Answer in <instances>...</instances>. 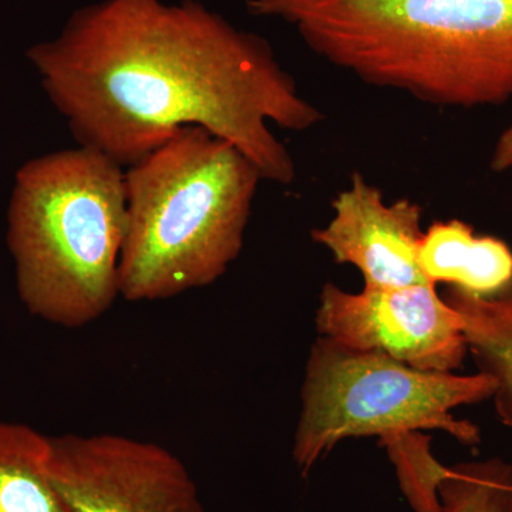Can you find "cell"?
<instances>
[{
    "label": "cell",
    "mask_w": 512,
    "mask_h": 512,
    "mask_svg": "<svg viewBox=\"0 0 512 512\" xmlns=\"http://www.w3.org/2000/svg\"><path fill=\"white\" fill-rule=\"evenodd\" d=\"M372 86L434 106L512 99V0H248Z\"/></svg>",
    "instance_id": "obj_2"
},
{
    "label": "cell",
    "mask_w": 512,
    "mask_h": 512,
    "mask_svg": "<svg viewBox=\"0 0 512 512\" xmlns=\"http://www.w3.org/2000/svg\"><path fill=\"white\" fill-rule=\"evenodd\" d=\"M50 437L0 421V512H70L49 473Z\"/></svg>",
    "instance_id": "obj_11"
},
{
    "label": "cell",
    "mask_w": 512,
    "mask_h": 512,
    "mask_svg": "<svg viewBox=\"0 0 512 512\" xmlns=\"http://www.w3.org/2000/svg\"><path fill=\"white\" fill-rule=\"evenodd\" d=\"M439 498L441 512H512V464L495 457L451 467Z\"/></svg>",
    "instance_id": "obj_12"
},
{
    "label": "cell",
    "mask_w": 512,
    "mask_h": 512,
    "mask_svg": "<svg viewBox=\"0 0 512 512\" xmlns=\"http://www.w3.org/2000/svg\"><path fill=\"white\" fill-rule=\"evenodd\" d=\"M28 59L77 143L123 167L198 126L234 144L262 180L288 185L295 161L269 126L306 131L323 119L268 40L197 0H101Z\"/></svg>",
    "instance_id": "obj_1"
},
{
    "label": "cell",
    "mask_w": 512,
    "mask_h": 512,
    "mask_svg": "<svg viewBox=\"0 0 512 512\" xmlns=\"http://www.w3.org/2000/svg\"><path fill=\"white\" fill-rule=\"evenodd\" d=\"M47 473L70 512H204L183 461L114 433L50 437Z\"/></svg>",
    "instance_id": "obj_6"
},
{
    "label": "cell",
    "mask_w": 512,
    "mask_h": 512,
    "mask_svg": "<svg viewBox=\"0 0 512 512\" xmlns=\"http://www.w3.org/2000/svg\"><path fill=\"white\" fill-rule=\"evenodd\" d=\"M127 231L124 167L79 146L16 173L8 247L30 315L67 329L103 318L120 296Z\"/></svg>",
    "instance_id": "obj_4"
},
{
    "label": "cell",
    "mask_w": 512,
    "mask_h": 512,
    "mask_svg": "<svg viewBox=\"0 0 512 512\" xmlns=\"http://www.w3.org/2000/svg\"><path fill=\"white\" fill-rule=\"evenodd\" d=\"M430 436L421 431H403L380 437L396 468L400 488L414 512H441L439 485L450 468L431 453Z\"/></svg>",
    "instance_id": "obj_13"
},
{
    "label": "cell",
    "mask_w": 512,
    "mask_h": 512,
    "mask_svg": "<svg viewBox=\"0 0 512 512\" xmlns=\"http://www.w3.org/2000/svg\"><path fill=\"white\" fill-rule=\"evenodd\" d=\"M421 272L430 284H447L480 296H494L512 286V251L504 241L477 237L464 222L440 221L423 234Z\"/></svg>",
    "instance_id": "obj_9"
},
{
    "label": "cell",
    "mask_w": 512,
    "mask_h": 512,
    "mask_svg": "<svg viewBox=\"0 0 512 512\" xmlns=\"http://www.w3.org/2000/svg\"><path fill=\"white\" fill-rule=\"evenodd\" d=\"M444 301L463 319L467 352L478 372L497 384L493 396L498 417L512 429V286L494 296H480L450 286Z\"/></svg>",
    "instance_id": "obj_10"
},
{
    "label": "cell",
    "mask_w": 512,
    "mask_h": 512,
    "mask_svg": "<svg viewBox=\"0 0 512 512\" xmlns=\"http://www.w3.org/2000/svg\"><path fill=\"white\" fill-rule=\"evenodd\" d=\"M333 217L312 232L338 264L353 265L365 288H404L427 284L419 265L423 210L410 200L393 204L359 173L332 202ZM430 284V282H429Z\"/></svg>",
    "instance_id": "obj_8"
},
{
    "label": "cell",
    "mask_w": 512,
    "mask_h": 512,
    "mask_svg": "<svg viewBox=\"0 0 512 512\" xmlns=\"http://www.w3.org/2000/svg\"><path fill=\"white\" fill-rule=\"evenodd\" d=\"M259 181L234 144L198 126L180 128L127 167L121 298L164 301L227 274L244 247Z\"/></svg>",
    "instance_id": "obj_3"
},
{
    "label": "cell",
    "mask_w": 512,
    "mask_h": 512,
    "mask_svg": "<svg viewBox=\"0 0 512 512\" xmlns=\"http://www.w3.org/2000/svg\"><path fill=\"white\" fill-rule=\"evenodd\" d=\"M316 328L345 348L383 353L420 370L454 372L467 355L460 313L429 282L359 293L326 284Z\"/></svg>",
    "instance_id": "obj_7"
},
{
    "label": "cell",
    "mask_w": 512,
    "mask_h": 512,
    "mask_svg": "<svg viewBox=\"0 0 512 512\" xmlns=\"http://www.w3.org/2000/svg\"><path fill=\"white\" fill-rule=\"evenodd\" d=\"M491 168L498 173L512 168V126L498 138L493 157H491Z\"/></svg>",
    "instance_id": "obj_14"
},
{
    "label": "cell",
    "mask_w": 512,
    "mask_h": 512,
    "mask_svg": "<svg viewBox=\"0 0 512 512\" xmlns=\"http://www.w3.org/2000/svg\"><path fill=\"white\" fill-rule=\"evenodd\" d=\"M495 389L494 379L480 372L420 370L320 336L306 363L293 460L306 476L339 441L403 431H446L464 446H477L480 429L451 410L493 399Z\"/></svg>",
    "instance_id": "obj_5"
}]
</instances>
